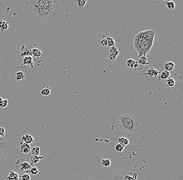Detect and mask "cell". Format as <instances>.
I'll return each mask as SVG.
<instances>
[{
  "mask_svg": "<svg viewBox=\"0 0 183 180\" xmlns=\"http://www.w3.org/2000/svg\"><path fill=\"white\" fill-rule=\"evenodd\" d=\"M65 0H31L25 3L26 21L53 27L65 17Z\"/></svg>",
  "mask_w": 183,
  "mask_h": 180,
  "instance_id": "obj_1",
  "label": "cell"
},
{
  "mask_svg": "<svg viewBox=\"0 0 183 180\" xmlns=\"http://www.w3.org/2000/svg\"><path fill=\"white\" fill-rule=\"evenodd\" d=\"M15 157L13 145L6 139L0 138V174L11 165Z\"/></svg>",
  "mask_w": 183,
  "mask_h": 180,
  "instance_id": "obj_2",
  "label": "cell"
},
{
  "mask_svg": "<svg viewBox=\"0 0 183 180\" xmlns=\"http://www.w3.org/2000/svg\"><path fill=\"white\" fill-rule=\"evenodd\" d=\"M118 125L123 130L135 134L140 130V123L134 116L129 114H124L118 119Z\"/></svg>",
  "mask_w": 183,
  "mask_h": 180,
  "instance_id": "obj_3",
  "label": "cell"
},
{
  "mask_svg": "<svg viewBox=\"0 0 183 180\" xmlns=\"http://www.w3.org/2000/svg\"><path fill=\"white\" fill-rule=\"evenodd\" d=\"M154 39L155 37H151L147 39L133 43L135 49L138 54V58L141 56H146L153 44Z\"/></svg>",
  "mask_w": 183,
  "mask_h": 180,
  "instance_id": "obj_4",
  "label": "cell"
},
{
  "mask_svg": "<svg viewBox=\"0 0 183 180\" xmlns=\"http://www.w3.org/2000/svg\"><path fill=\"white\" fill-rule=\"evenodd\" d=\"M155 31L153 30H147L137 33L134 37L133 43H137L141 41L148 39L151 37H155Z\"/></svg>",
  "mask_w": 183,
  "mask_h": 180,
  "instance_id": "obj_5",
  "label": "cell"
},
{
  "mask_svg": "<svg viewBox=\"0 0 183 180\" xmlns=\"http://www.w3.org/2000/svg\"><path fill=\"white\" fill-rule=\"evenodd\" d=\"M15 167L19 171L23 172L25 170H30L31 168V165L25 159L19 158L15 162Z\"/></svg>",
  "mask_w": 183,
  "mask_h": 180,
  "instance_id": "obj_6",
  "label": "cell"
},
{
  "mask_svg": "<svg viewBox=\"0 0 183 180\" xmlns=\"http://www.w3.org/2000/svg\"><path fill=\"white\" fill-rule=\"evenodd\" d=\"M31 146L30 144H27L25 142L21 143V151L23 154H28L31 151Z\"/></svg>",
  "mask_w": 183,
  "mask_h": 180,
  "instance_id": "obj_7",
  "label": "cell"
},
{
  "mask_svg": "<svg viewBox=\"0 0 183 180\" xmlns=\"http://www.w3.org/2000/svg\"><path fill=\"white\" fill-rule=\"evenodd\" d=\"M107 180H126L125 178L124 175L118 173H114Z\"/></svg>",
  "mask_w": 183,
  "mask_h": 180,
  "instance_id": "obj_8",
  "label": "cell"
},
{
  "mask_svg": "<svg viewBox=\"0 0 183 180\" xmlns=\"http://www.w3.org/2000/svg\"><path fill=\"white\" fill-rule=\"evenodd\" d=\"M22 140L24 141L25 143L28 144H30L35 142L33 137L32 136L28 134L25 135L22 137Z\"/></svg>",
  "mask_w": 183,
  "mask_h": 180,
  "instance_id": "obj_9",
  "label": "cell"
},
{
  "mask_svg": "<svg viewBox=\"0 0 183 180\" xmlns=\"http://www.w3.org/2000/svg\"><path fill=\"white\" fill-rule=\"evenodd\" d=\"M159 74V72L157 70L154 69L153 67L150 68L147 70L146 75L147 76H149L150 77L152 76H157Z\"/></svg>",
  "mask_w": 183,
  "mask_h": 180,
  "instance_id": "obj_10",
  "label": "cell"
},
{
  "mask_svg": "<svg viewBox=\"0 0 183 180\" xmlns=\"http://www.w3.org/2000/svg\"><path fill=\"white\" fill-rule=\"evenodd\" d=\"M23 64L30 65L31 67H33V58L31 56H27L25 57L23 60Z\"/></svg>",
  "mask_w": 183,
  "mask_h": 180,
  "instance_id": "obj_11",
  "label": "cell"
},
{
  "mask_svg": "<svg viewBox=\"0 0 183 180\" xmlns=\"http://www.w3.org/2000/svg\"><path fill=\"white\" fill-rule=\"evenodd\" d=\"M19 175L17 172L12 171L9 172L8 176L6 177L7 180H19Z\"/></svg>",
  "mask_w": 183,
  "mask_h": 180,
  "instance_id": "obj_12",
  "label": "cell"
},
{
  "mask_svg": "<svg viewBox=\"0 0 183 180\" xmlns=\"http://www.w3.org/2000/svg\"><path fill=\"white\" fill-rule=\"evenodd\" d=\"M174 67H175V64L174 62L172 61L168 62L165 65V71H168L169 72L172 71L173 69H174Z\"/></svg>",
  "mask_w": 183,
  "mask_h": 180,
  "instance_id": "obj_13",
  "label": "cell"
},
{
  "mask_svg": "<svg viewBox=\"0 0 183 180\" xmlns=\"http://www.w3.org/2000/svg\"><path fill=\"white\" fill-rule=\"evenodd\" d=\"M139 64H140L143 65H147L150 63V61H148L146 56H141L139 58L138 60L137 61Z\"/></svg>",
  "mask_w": 183,
  "mask_h": 180,
  "instance_id": "obj_14",
  "label": "cell"
},
{
  "mask_svg": "<svg viewBox=\"0 0 183 180\" xmlns=\"http://www.w3.org/2000/svg\"><path fill=\"white\" fill-rule=\"evenodd\" d=\"M43 156L40 157L39 156H33L32 155L30 158V162L33 164H36L40 162V160L43 158Z\"/></svg>",
  "mask_w": 183,
  "mask_h": 180,
  "instance_id": "obj_15",
  "label": "cell"
},
{
  "mask_svg": "<svg viewBox=\"0 0 183 180\" xmlns=\"http://www.w3.org/2000/svg\"><path fill=\"white\" fill-rule=\"evenodd\" d=\"M51 93V90L50 88L49 87H46L42 90L40 92V95L44 97H47L50 95Z\"/></svg>",
  "mask_w": 183,
  "mask_h": 180,
  "instance_id": "obj_16",
  "label": "cell"
},
{
  "mask_svg": "<svg viewBox=\"0 0 183 180\" xmlns=\"http://www.w3.org/2000/svg\"><path fill=\"white\" fill-rule=\"evenodd\" d=\"M8 28V23L4 20H0V29L3 32L7 30Z\"/></svg>",
  "mask_w": 183,
  "mask_h": 180,
  "instance_id": "obj_17",
  "label": "cell"
},
{
  "mask_svg": "<svg viewBox=\"0 0 183 180\" xmlns=\"http://www.w3.org/2000/svg\"><path fill=\"white\" fill-rule=\"evenodd\" d=\"M118 142H119V143L122 144L124 146H126V145H128L130 143L129 140L125 137H121V138H119Z\"/></svg>",
  "mask_w": 183,
  "mask_h": 180,
  "instance_id": "obj_18",
  "label": "cell"
},
{
  "mask_svg": "<svg viewBox=\"0 0 183 180\" xmlns=\"http://www.w3.org/2000/svg\"><path fill=\"white\" fill-rule=\"evenodd\" d=\"M31 55H33L34 57H40L42 55V52L41 51L37 48H33L31 50Z\"/></svg>",
  "mask_w": 183,
  "mask_h": 180,
  "instance_id": "obj_19",
  "label": "cell"
},
{
  "mask_svg": "<svg viewBox=\"0 0 183 180\" xmlns=\"http://www.w3.org/2000/svg\"><path fill=\"white\" fill-rule=\"evenodd\" d=\"M31 154L33 156H39L40 154V148L38 146L34 147L31 149Z\"/></svg>",
  "mask_w": 183,
  "mask_h": 180,
  "instance_id": "obj_20",
  "label": "cell"
},
{
  "mask_svg": "<svg viewBox=\"0 0 183 180\" xmlns=\"http://www.w3.org/2000/svg\"><path fill=\"white\" fill-rule=\"evenodd\" d=\"M175 81L173 78H169L167 80V85L169 87H173L175 86Z\"/></svg>",
  "mask_w": 183,
  "mask_h": 180,
  "instance_id": "obj_21",
  "label": "cell"
},
{
  "mask_svg": "<svg viewBox=\"0 0 183 180\" xmlns=\"http://www.w3.org/2000/svg\"><path fill=\"white\" fill-rule=\"evenodd\" d=\"M170 75V72H169L168 71H164L161 73L160 79L161 80H167V79H168L169 78Z\"/></svg>",
  "mask_w": 183,
  "mask_h": 180,
  "instance_id": "obj_22",
  "label": "cell"
},
{
  "mask_svg": "<svg viewBox=\"0 0 183 180\" xmlns=\"http://www.w3.org/2000/svg\"><path fill=\"white\" fill-rule=\"evenodd\" d=\"M16 78L17 81L24 80L25 79V76L23 72L19 71L16 74Z\"/></svg>",
  "mask_w": 183,
  "mask_h": 180,
  "instance_id": "obj_23",
  "label": "cell"
},
{
  "mask_svg": "<svg viewBox=\"0 0 183 180\" xmlns=\"http://www.w3.org/2000/svg\"><path fill=\"white\" fill-rule=\"evenodd\" d=\"M166 6L170 10H173L175 7V4L172 1H168L166 2Z\"/></svg>",
  "mask_w": 183,
  "mask_h": 180,
  "instance_id": "obj_24",
  "label": "cell"
},
{
  "mask_svg": "<svg viewBox=\"0 0 183 180\" xmlns=\"http://www.w3.org/2000/svg\"><path fill=\"white\" fill-rule=\"evenodd\" d=\"M86 2H87V1H84V0H78V1H77V4H78L79 8L81 11L83 10V8L85 5Z\"/></svg>",
  "mask_w": 183,
  "mask_h": 180,
  "instance_id": "obj_25",
  "label": "cell"
},
{
  "mask_svg": "<svg viewBox=\"0 0 183 180\" xmlns=\"http://www.w3.org/2000/svg\"><path fill=\"white\" fill-rule=\"evenodd\" d=\"M107 46L108 47H113V46H114V45H115V41H114L112 37H110V36H109L107 38Z\"/></svg>",
  "mask_w": 183,
  "mask_h": 180,
  "instance_id": "obj_26",
  "label": "cell"
},
{
  "mask_svg": "<svg viewBox=\"0 0 183 180\" xmlns=\"http://www.w3.org/2000/svg\"><path fill=\"white\" fill-rule=\"evenodd\" d=\"M101 164L104 167H108L111 165V161L109 159H104L101 160Z\"/></svg>",
  "mask_w": 183,
  "mask_h": 180,
  "instance_id": "obj_27",
  "label": "cell"
},
{
  "mask_svg": "<svg viewBox=\"0 0 183 180\" xmlns=\"http://www.w3.org/2000/svg\"><path fill=\"white\" fill-rule=\"evenodd\" d=\"M135 60H133V59H129L127 61V65L129 68H130L131 69H133L134 68V65L135 64Z\"/></svg>",
  "mask_w": 183,
  "mask_h": 180,
  "instance_id": "obj_28",
  "label": "cell"
},
{
  "mask_svg": "<svg viewBox=\"0 0 183 180\" xmlns=\"http://www.w3.org/2000/svg\"><path fill=\"white\" fill-rule=\"evenodd\" d=\"M110 54H114L118 56L119 55V51L118 50L117 47H115V46H113L111 47V48L110 49Z\"/></svg>",
  "mask_w": 183,
  "mask_h": 180,
  "instance_id": "obj_29",
  "label": "cell"
},
{
  "mask_svg": "<svg viewBox=\"0 0 183 180\" xmlns=\"http://www.w3.org/2000/svg\"><path fill=\"white\" fill-rule=\"evenodd\" d=\"M124 147L123 145H122V144L118 143L115 146V151H118V152H122V151L124 150Z\"/></svg>",
  "mask_w": 183,
  "mask_h": 180,
  "instance_id": "obj_30",
  "label": "cell"
},
{
  "mask_svg": "<svg viewBox=\"0 0 183 180\" xmlns=\"http://www.w3.org/2000/svg\"><path fill=\"white\" fill-rule=\"evenodd\" d=\"M30 172L33 175H36L38 172H39V170H38L37 167H31V169H30Z\"/></svg>",
  "mask_w": 183,
  "mask_h": 180,
  "instance_id": "obj_31",
  "label": "cell"
},
{
  "mask_svg": "<svg viewBox=\"0 0 183 180\" xmlns=\"http://www.w3.org/2000/svg\"><path fill=\"white\" fill-rule=\"evenodd\" d=\"M21 180H31V178L29 173H26L22 175Z\"/></svg>",
  "mask_w": 183,
  "mask_h": 180,
  "instance_id": "obj_32",
  "label": "cell"
},
{
  "mask_svg": "<svg viewBox=\"0 0 183 180\" xmlns=\"http://www.w3.org/2000/svg\"><path fill=\"white\" fill-rule=\"evenodd\" d=\"M8 105V100L7 99H3V101L0 103V107L3 109L7 107Z\"/></svg>",
  "mask_w": 183,
  "mask_h": 180,
  "instance_id": "obj_33",
  "label": "cell"
},
{
  "mask_svg": "<svg viewBox=\"0 0 183 180\" xmlns=\"http://www.w3.org/2000/svg\"><path fill=\"white\" fill-rule=\"evenodd\" d=\"M6 131L3 127H0V138H3L4 137Z\"/></svg>",
  "mask_w": 183,
  "mask_h": 180,
  "instance_id": "obj_34",
  "label": "cell"
},
{
  "mask_svg": "<svg viewBox=\"0 0 183 180\" xmlns=\"http://www.w3.org/2000/svg\"><path fill=\"white\" fill-rule=\"evenodd\" d=\"M31 51L29 50H26V52H24L22 55H21V57L22 56H25V57H27V56H31Z\"/></svg>",
  "mask_w": 183,
  "mask_h": 180,
  "instance_id": "obj_35",
  "label": "cell"
},
{
  "mask_svg": "<svg viewBox=\"0 0 183 180\" xmlns=\"http://www.w3.org/2000/svg\"><path fill=\"white\" fill-rule=\"evenodd\" d=\"M117 56L114 54H110V55H109V59L110 60H114L117 58Z\"/></svg>",
  "mask_w": 183,
  "mask_h": 180,
  "instance_id": "obj_36",
  "label": "cell"
},
{
  "mask_svg": "<svg viewBox=\"0 0 183 180\" xmlns=\"http://www.w3.org/2000/svg\"><path fill=\"white\" fill-rule=\"evenodd\" d=\"M101 44L103 46H107V41L106 39H103L101 41Z\"/></svg>",
  "mask_w": 183,
  "mask_h": 180,
  "instance_id": "obj_37",
  "label": "cell"
},
{
  "mask_svg": "<svg viewBox=\"0 0 183 180\" xmlns=\"http://www.w3.org/2000/svg\"><path fill=\"white\" fill-rule=\"evenodd\" d=\"M139 66V63L137 61H135V64H134V68H137Z\"/></svg>",
  "mask_w": 183,
  "mask_h": 180,
  "instance_id": "obj_38",
  "label": "cell"
},
{
  "mask_svg": "<svg viewBox=\"0 0 183 180\" xmlns=\"http://www.w3.org/2000/svg\"><path fill=\"white\" fill-rule=\"evenodd\" d=\"M3 98L1 97H0V103H1L2 101H3Z\"/></svg>",
  "mask_w": 183,
  "mask_h": 180,
  "instance_id": "obj_39",
  "label": "cell"
}]
</instances>
